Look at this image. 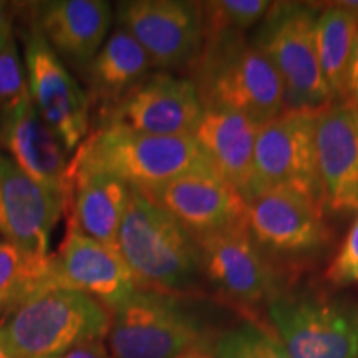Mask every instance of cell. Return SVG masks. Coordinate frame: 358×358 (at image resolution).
Listing matches in <instances>:
<instances>
[{"label": "cell", "instance_id": "cell-10", "mask_svg": "<svg viewBox=\"0 0 358 358\" xmlns=\"http://www.w3.org/2000/svg\"><path fill=\"white\" fill-rule=\"evenodd\" d=\"M118 22L145 48L153 66L186 69L204 47L201 3L182 0H131L118 6Z\"/></svg>", "mask_w": 358, "mask_h": 358}, {"label": "cell", "instance_id": "cell-2", "mask_svg": "<svg viewBox=\"0 0 358 358\" xmlns=\"http://www.w3.org/2000/svg\"><path fill=\"white\" fill-rule=\"evenodd\" d=\"M199 92L204 108H227L262 127L284 113V85L275 66L243 34L204 40L198 62Z\"/></svg>", "mask_w": 358, "mask_h": 358}, {"label": "cell", "instance_id": "cell-1", "mask_svg": "<svg viewBox=\"0 0 358 358\" xmlns=\"http://www.w3.org/2000/svg\"><path fill=\"white\" fill-rule=\"evenodd\" d=\"M118 252L141 290L174 295L189 287L199 272L194 237L134 187L118 231Z\"/></svg>", "mask_w": 358, "mask_h": 358}, {"label": "cell", "instance_id": "cell-3", "mask_svg": "<svg viewBox=\"0 0 358 358\" xmlns=\"http://www.w3.org/2000/svg\"><path fill=\"white\" fill-rule=\"evenodd\" d=\"M111 312L69 289L35 294L0 313V343L13 358H53L87 340L106 338Z\"/></svg>", "mask_w": 358, "mask_h": 358}, {"label": "cell", "instance_id": "cell-27", "mask_svg": "<svg viewBox=\"0 0 358 358\" xmlns=\"http://www.w3.org/2000/svg\"><path fill=\"white\" fill-rule=\"evenodd\" d=\"M29 96V82L22 64L15 40H10L0 50V111Z\"/></svg>", "mask_w": 358, "mask_h": 358}, {"label": "cell", "instance_id": "cell-9", "mask_svg": "<svg viewBox=\"0 0 358 358\" xmlns=\"http://www.w3.org/2000/svg\"><path fill=\"white\" fill-rule=\"evenodd\" d=\"M268 317L290 358H358V310L308 294H279Z\"/></svg>", "mask_w": 358, "mask_h": 358}, {"label": "cell", "instance_id": "cell-29", "mask_svg": "<svg viewBox=\"0 0 358 358\" xmlns=\"http://www.w3.org/2000/svg\"><path fill=\"white\" fill-rule=\"evenodd\" d=\"M53 358H111L105 338L87 340Z\"/></svg>", "mask_w": 358, "mask_h": 358}, {"label": "cell", "instance_id": "cell-31", "mask_svg": "<svg viewBox=\"0 0 358 358\" xmlns=\"http://www.w3.org/2000/svg\"><path fill=\"white\" fill-rule=\"evenodd\" d=\"M13 38L12 15L6 2H0V50Z\"/></svg>", "mask_w": 358, "mask_h": 358}, {"label": "cell", "instance_id": "cell-32", "mask_svg": "<svg viewBox=\"0 0 358 358\" xmlns=\"http://www.w3.org/2000/svg\"><path fill=\"white\" fill-rule=\"evenodd\" d=\"M176 358H216V357H214V352L208 350V347H203V348H192V350L181 353V355Z\"/></svg>", "mask_w": 358, "mask_h": 358}, {"label": "cell", "instance_id": "cell-14", "mask_svg": "<svg viewBox=\"0 0 358 358\" xmlns=\"http://www.w3.org/2000/svg\"><path fill=\"white\" fill-rule=\"evenodd\" d=\"M25 66L34 106L60 136L69 153L77 150L88 134L92 103L37 29L27 37Z\"/></svg>", "mask_w": 358, "mask_h": 358}, {"label": "cell", "instance_id": "cell-8", "mask_svg": "<svg viewBox=\"0 0 358 358\" xmlns=\"http://www.w3.org/2000/svg\"><path fill=\"white\" fill-rule=\"evenodd\" d=\"M310 111H289L259 127L254 174L245 203L267 191H290L324 209Z\"/></svg>", "mask_w": 358, "mask_h": 358}, {"label": "cell", "instance_id": "cell-19", "mask_svg": "<svg viewBox=\"0 0 358 358\" xmlns=\"http://www.w3.org/2000/svg\"><path fill=\"white\" fill-rule=\"evenodd\" d=\"M111 7L103 0H55L40 3L35 29L52 50L88 65L106 42Z\"/></svg>", "mask_w": 358, "mask_h": 358}, {"label": "cell", "instance_id": "cell-6", "mask_svg": "<svg viewBox=\"0 0 358 358\" xmlns=\"http://www.w3.org/2000/svg\"><path fill=\"white\" fill-rule=\"evenodd\" d=\"M110 312L106 347L111 358H176L206 347L198 320L174 295L140 289Z\"/></svg>", "mask_w": 358, "mask_h": 358}, {"label": "cell", "instance_id": "cell-7", "mask_svg": "<svg viewBox=\"0 0 358 358\" xmlns=\"http://www.w3.org/2000/svg\"><path fill=\"white\" fill-rule=\"evenodd\" d=\"M64 213V198L27 176L0 155V234L24 259L38 294L50 290V236Z\"/></svg>", "mask_w": 358, "mask_h": 358}, {"label": "cell", "instance_id": "cell-33", "mask_svg": "<svg viewBox=\"0 0 358 358\" xmlns=\"http://www.w3.org/2000/svg\"><path fill=\"white\" fill-rule=\"evenodd\" d=\"M0 358H13L10 353L7 352V348L2 345V343H0Z\"/></svg>", "mask_w": 358, "mask_h": 358}, {"label": "cell", "instance_id": "cell-20", "mask_svg": "<svg viewBox=\"0 0 358 358\" xmlns=\"http://www.w3.org/2000/svg\"><path fill=\"white\" fill-rule=\"evenodd\" d=\"M259 127L227 108H204L194 138L211 166L245 199L254 174V150Z\"/></svg>", "mask_w": 358, "mask_h": 358}, {"label": "cell", "instance_id": "cell-22", "mask_svg": "<svg viewBox=\"0 0 358 358\" xmlns=\"http://www.w3.org/2000/svg\"><path fill=\"white\" fill-rule=\"evenodd\" d=\"M151 66L145 48L120 27L87 65L90 103H100L101 116L106 115L129 90L148 77Z\"/></svg>", "mask_w": 358, "mask_h": 358}, {"label": "cell", "instance_id": "cell-13", "mask_svg": "<svg viewBox=\"0 0 358 358\" xmlns=\"http://www.w3.org/2000/svg\"><path fill=\"white\" fill-rule=\"evenodd\" d=\"M181 224L192 237L231 229L245 222L248 204L211 164L141 191Z\"/></svg>", "mask_w": 358, "mask_h": 358}, {"label": "cell", "instance_id": "cell-11", "mask_svg": "<svg viewBox=\"0 0 358 358\" xmlns=\"http://www.w3.org/2000/svg\"><path fill=\"white\" fill-rule=\"evenodd\" d=\"M199 271L229 301L239 306L268 301L279 295V277L252 239L245 222L194 237Z\"/></svg>", "mask_w": 358, "mask_h": 358}, {"label": "cell", "instance_id": "cell-18", "mask_svg": "<svg viewBox=\"0 0 358 358\" xmlns=\"http://www.w3.org/2000/svg\"><path fill=\"white\" fill-rule=\"evenodd\" d=\"M245 204V226L262 250L297 256L325 243L324 209L295 192L267 191Z\"/></svg>", "mask_w": 358, "mask_h": 358}, {"label": "cell", "instance_id": "cell-28", "mask_svg": "<svg viewBox=\"0 0 358 358\" xmlns=\"http://www.w3.org/2000/svg\"><path fill=\"white\" fill-rule=\"evenodd\" d=\"M325 275L335 285H347L358 280V217Z\"/></svg>", "mask_w": 358, "mask_h": 358}, {"label": "cell", "instance_id": "cell-25", "mask_svg": "<svg viewBox=\"0 0 358 358\" xmlns=\"http://www.w3.org/2000/svg\"><path fill=\"white\" fill-rule=\"evenodd\" d=\"M216 358H290L280 340L252 322L224 334L214 348Z\"/></svg>", "mask_w": 358, "mask_h": 358}, {"label": "cell", "instance_id": "cell-24", "mask_svg": "<svg viewBox=\"0 0 358 358\" xmlns=\"http://www.w3.org/2000/svg\"><path fill=\"white\" fill-rule=\"evenodd\" d=\"M272 3L267 0H216L203 2L204 40L224 34H243L262 19Z\"/></svg>", "mask_w": 358, "mask_h": 358}, {"label": "cell", "instance_id": "cell-21", "mask_svg": "<svg viewBox=\"0 0 358 358\" xmlns=\"http://www.w3.org/2000/svg\"><path fill=\"white\" fill-rule=\"evenodd\" d=\"M73 173L71 196L65 214L69 226L118 252V231L129 194V186L113 176L93 173L70 163Z\"/></svg>", "mask_w": 358, "mask_h": 358}, {"label": "cell", "instance_id": "cell-26", "mask_svg": "<svg viewBox=\"0 0 358 358\" xmlns=\"http://www.w3.org/2000/svg\"><path fill=\"white\" fill-rule=\"evenodd\" d=\"M38 294L30 279L20 252L0 239V313L10 310L32 295Z\"/></svg>", "mask_w": 358, "mask_h": 358}, {"label": "cell", "instance_id": "cell-17", "mask_svg": "<svg viewBox=\"0 0 358 358\" xmlns=\"http://www.w3.org/2000/svg\"><path fill=\"white\" fill-rule=\"evenodd\" d=\"M315 148L324 208L358 213V108L338 101L319 111Z\"/></svg>", "mask_w": 358, "mask_h": 358}, {"label": "cell", "instance_id": "cell-15", "mask_svg": "<svg viewBox=\"0 0 358 358\" xmlns=\"http://www.w3.org/2000/svg\"><path fill=\"white\" fill-rule=\"evenodd\" d=\"M52 289H69L95 299L108 310L140 290L120 252L66 226L65 241L52 254Z\"/></svg>", "mask_w": 358, "mask_h": 358}, {"label": "cell", "instance_id": "cell-4", "mask_svg": "<svg viewBox=\"0 0 358 358\" xmlns=\"http://www.w3.org/2000/svg\"><path fill=\"white\" fill-rule=\"evenodd\" d=\"M71 159L80 169L108 174L140 191L211 164L192 136H153L120 127H101Z\"/></svg>", "mask_w": 358, "mask_h": 358}, {"label": "cell", "instance_id": "cell-16", "mask_svg": "<svg viewBox=\"0 0 358 358\" xmlns=\"http://www.w3.org/2000/svg\"><path fill=\"white\" fill-rule=\"evenodd\" d=\"M0 145L27 176L58 192L64 198L65 209L71 192L69 150L40 116L30 95L2 111Z\"/></svg>", "mask_w": 358, "mask_h": 358}, {"label": "cell", "instance_id": "cell-23", "mask_svg": "<svg viewBox=\"0 0 358 358\" xmlns=\"http://www.w3.org/2000/svg\"><path fill=\"white\" fill-rule=\"evenodd\" d=\"M358 37V12L332 3L315 20V48L322 75L335 98L343 96Z\"/></svg>", "mask_w": 358, "mask_h": 358}, {"label": "cell", "instance_id": "cell-30", "mask_svg": "<svg viewBox=\"0 0 358 358\" xmlns=\"http://www.w3.org/2000/svg\"><path fill=\"white\" fill-rule=\"evenodd\" d=\"M343 101L348 105L358 108V37L355 42V48H353L350 65H348L347 80H345V90H343Z\"/></svg>", "mask_w": 358, "mask_h": 358}, {"label": "cell", "instance_id": "cell-5", "mask_svg": "<svg viewBox=\"0 0 358 358\" xmlns=\"http://www.w3.org/2000/svg\"><path fill=\"white\" fill-rule=\"evenodd\" d=\"M317 15L306 3H272L257 34L256 47L275 66L284 85V113H319L334 103L317 57Z\"/></svg>", "mask_w": 358, "mask_h": 358}, {"label": "cell", "instance_id": "cell-12", "mask_svg": "<svg viewBox=\"0 0 358 358\" xmlns=\"http://www.w3.org/2000/svg\"><path fill=\"white\" fill-rule=\"evenodd\" d=\"M204 106L192 80L156 73L129 90L103 115V127H120L153 136H192Z\"/></svg>", "mask_w": 358, "mask_h": 358}]
</instances>
